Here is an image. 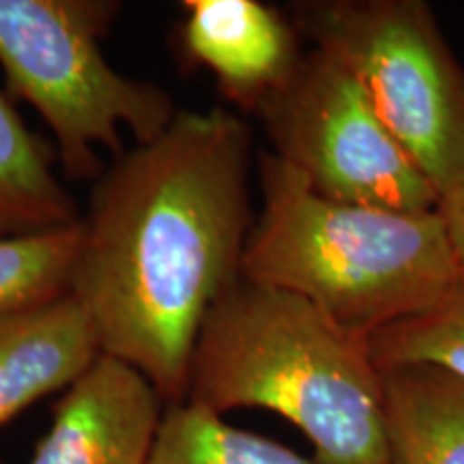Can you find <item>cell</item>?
Returning a JSON list of instances; mask_svg holds the SVG:
<instances>
[{
	"instance_id": "1",
	"label": "cell",
	"mask_w": 464,
	"mask_h": 464,
	"mask_svg": "<svg viewBox=\"0 0 464 464\" xmlns=\"http://www.w3.org/2000/svg\"><path fill=\"white\" fill-rule=\"evenodd\" d=\"M252 130L224 108L179 110L92 183L72 293L103 355L185 402L208 312L241 277L254 226Z\"/></svg>"
},
{
	"instance_id": "2",
	"label": "cell",
	"mask_w": 464,
	"mask_h": 464,
	"mask_svg": "<svg viewBox=\"0 0 464 464\" xmlns=\"http://www.w3.org/2000/svg\"><path fill=\"white\" fill-rule=\"evenodd\" d=\"M188 402L224 415L265 409L297 426L316 464H390L370 338L310 301L239 277L208 312Z\"/></svg>"
},
{
	"instance_id": "3",
	"label": "cell",
	"mask_w": 464,
	"mask_h": 464,
	"mask_svg": "<svg viewBox=\"0 0 464 464\" xmlns=\"http://www.w3.org/2000/svg\"><path fill=\"white\" fill-rule=\"evenodd\" d=\"M258 181L263 207L243 280L297 295L365 338L428 310L462 280L437 211L327 198L271 150L258 155Z\"/></svg>"
},
{
	"instance_id": "4",
	"label": "cell",
	"mask_w": 464,
	"mask_h": 464,
	"mask_svg": "<svg viewBox=\"0 0 464 464\" xmlns=\"http://www.w3.org/2000/svg\"><path fill=\"white\" fill-rule=\"evenodd\" d=\"M121 7L114 0H0L7 89L42 114L72 181L95 183L106 170L97 147L121 158L123 130L147 144L179 114L166 89L116 72L103 54L100 39Z\"/></svg>"
},
{
	"instance_id": "5",
	"label": "cell",
	"mask_w": 464,
	"mask_h": 464,
	"mask_svg": "<svg viewBox=\"0 0 464 464\" xmlns=\"http://www.w3.org/2000/svg\"><path fill=\"white\" fill-rule=\"evenodd\" d=\"M288 20L334 58L439 198L464 183V69L421 0H299Z\"/></svg>"
},
{
	"instance_id": "6",
	"label": "cell",
	"mask_w": 464,
	"mask_h": 464,
	"mask_svg": "<svg viewBox=\"0 0 464 464\" xmlns=\"http://www.w3.org/2000/svg\"><path fill=\"white\" fill-rule=\"evenodd\" d=\"M256 116L271 153L321 196L392 211L439 208V191L382 125L362 86L323 52H305Z\"/></svg>"
},
{
	"instance_id": "7",
	"label": "cell",
	"mask_w": 464,
	"mask_h": 464,
	"mask_svg": "<svg viewBox=\"0 0 464 464\" xmlns=\"http://www.w3.org/2000/svg\"><path fill=\"white\" fill-rule=\"evenodd\" d=\"M164 409L147 376L102 353L58 402L28 464H149Z\"/></svg>"
},
{
	"instance_id": "8",
	"label": "cell",
	"mask_w": 464,
	"mask_h": 464,
	"mask_svg": "<svg viewBox=\"0 0 464 464\" xmlns=\"http://www.w3.org/2000/svg\"><path fill=\"white\" fill-rule=\"evenodd\" d=\"M179 44L243 112L256 114L297 69L301 34L282 11L260 0H185Z\"/></svg>"
},
{
	"instance_id": "9",
	"label": "cell",
	"mask_w": 464,
	"mask_h": 464,
	"mask_svg": "<svg viewBox=\"0 0 464 464\" xmlns=\"http://www.w3.org/2000/svg\"><path fill=\"white\" fill-rule=\"evenodd\" d=\"M102 355L73 293L0 321V426L48 393L72 387Z\"/></svg>"
},
{
	"instance_id": "10",
	"label": "cell",
	"mask_w": 464,
	"mask_h": 464,
	"mask_svg": "<svg viewBox=\"0 0 464 464\" xmlns=\"http://www.w3.org/2000/svg\"><path fill=\"white\" fill-rule=\"evenodd\" d=\"M381 370L390 464H464V379L428 363Z\"/></svg>"
},
{
	"instance_id": "11",
	"label": "cell",
	"mask_w": 464,
	"mask_h": 464,
	"mask_svg": "<svg viewBox=\"0 0 464 464\" xmlns=\"http://www.w3.org/2000/svg\"><path fill=\"white\" fill-rule=\"evenodd\" d=\"M56 153L0 92V237L78 224V205L54 172Z\"/></svg>"
},
{
	"instance_id": "12",
	"label": "cell",
	"mask_w": 464,
	"mask_h": 464,
	"mask_svg": "<svg viewBox=\"0 0 464 464\" xmlns=\"http://www.w3.org/2000/svg\"><path fill=\"white\" fill-rule=\"evenodd\" d=\"M149 464H316L260 434L232 428L211 409L168 404Z\"/></svg>"
},
{
	"instance_id": "13",
	"label": "cell",
	"mask_w": 464,
	"mask_h": 464,
	"mask_svg": "<svg viewBox=\"0 0 464 464\" xmlns=\"http://www.w3.org/2000/svg\"><path fill=\"white\" fill-rule=\"evenodd\" d=\"M82 224L0 237V321L72 293Z\"/></svg>"
},
{
	"instance_id": "14",
	"label": "cell",
	"mask_w": 464,
	"mask_h": 464,
	"mask_svg": "<svg viewBox=\"0 0 464 464\" xmlns=\"http://www.w3.org/2000/svg\"><path fill=\"white\" fill-rule=\"evenodd\" d=\"M370 348L379 368L428 363L464 379V277L432 307L376 332Z\"/></svg>"
},
{
	"instance_id": "15",
	"label": "cell",
	"mask_w": 464,
	"mask_h": 464,
	"mask_svg": "<svg viewBox=\"0 0 464 464\" xmlns=\"http://www.w3.org/2000/svg\"><path fill=\"white\" fill-rule=\"evenodd\" d=\"M437 213L445 226V232H448L451 252H454L456 263L464 277V183L445 198H440Z\"/></svg>"
}]
</instances>
